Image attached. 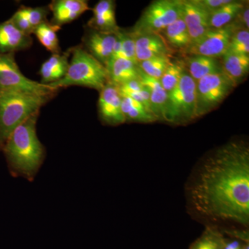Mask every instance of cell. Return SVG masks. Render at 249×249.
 <instances>
[{"mask_svg": "<svg viewBox=\"0 0 249 249\" xmlns=\"http://www.w3.org/2000/svg\"><path fill=\"white\" fill-rule=\"evenodd\" d=\"M191 207L206 219L248 227L249 148L231 142L203 160L188 189Z\"/></svg>", "mask_w": 249, "mask_h": 249, "instance_id": "cell-1", "label": "cell"}, {"mask_svg": "<svg viewBox=\"0 0 249 249\" xmlns=\"http://www.w3.org/2000/svg\"><path fill=\"white\" fill-rule=\"evenodd\" d=\"M39 114L40 111L34 113L18 125L1 148L10 170L29 179L34 178L45 156V147L36 133Z\"/></svg>", "mask_w": 249, "mask_h": 249, "instance_id": "cell-2", "label": "cell"}, {"mask_svg": "<svg viewBox=\"0 0 249 249\" xmlns=\"http://www.w3.org/2000/svg\"><path fill=\"white\" fill-rule=\"evenodd\" d=\"M53 96L17 89H0V150L18 125Z\"/></svg>", "mask_w": 249, "mask_h": 249, "instance_id": "cell-3", "label": "cell"}, {"mask_svg": "<svg viewBox=\"0 0 249 249\" xmlns=\"http://www.w3.org/2000/svg\"><path fill=\"white\" fill-rule=\"evenodd\" d=\"M71 62L65 76L49 86L58 89L80 86L101 91L109 82L106 67L82 46L71 48Z\"/></svg>", "mask_w": 249, "mask_h": 249, "instance_id": "cell-4", "label": "cell"}, {"mask_svg": "<svg viewBox=\"0 0 249 249\" xmlns=\"http://www.w3.org/2000/svg\"><path fill=\"white\" fill-rule=\"evenodd\" d=\"M196 87V82L185 71L178 85L168 93L165 121L181 124L197 118Z\"/></svg>", "mask_w": 249, "mask_h": 249, "instance_id": "cell-5", "label": "cell"}, {"mask_svg": "<svg viewBox=\"0 0 249 249\" xmlns=\"http://www.w3.org/2000/svg\"><path fill=\"white\" fill-rule=\"evenodd\" d=\"M181 16V0L152 1L143 11L131 32L134 35L160 34Z\"/></svg>", "mask_w": 249, "mask_h": 249, "instance_id": "cell-6", "label": "cell"}, {"mask_svg": "<svg viewBox=\"0 0 249 249\" xmlns=\"http://www.w3.org/2000/svg\"><path fill=\"white\" fill-rule=\"evenodd\" d=\"M196 85L197 118L217 107L235 88L222 71L204 77Z\"/></svg>", "mask_w": 249, "mask_h": 249, "instance_id": "cell-7", "label": "cell"}, {"mask_svg": "<svg viewBox=\"0 0 249 249\" xmlns=\"http://www.w3.org/2000/svg\"><path fill=\"white\" fill-rule=\"evenodd\" d=\"M0 89H17L55 96L58 88L42 84L27 78L21 72L15 60L14 53H0Z\"/></svg>", "mask_w": 249, "mask_h": 249, "instance_id": "cell-8", "label": "cell"}, {"mask_svg": "<svg viewBox=\"0 0 249 249\" xmlns=\"http://www.w3.org/2000/svg\"><path fill=\"white\" fill-rule=\"evenodd\" d=\"M237 29L232 22L219 29H210L197 43L192 45L184 53L221 58L227 52L232 34Z\"/></svg>", "mask_w": 249, "mask_h": 249, "instance_id": "cell-9", "label": "cell"}, {"mask_svg": "<svg viewBox=\"0 0 249 249\" xmlns=\"http://www.w3.org/2000/svg\"><path fill=\"white\" fill-rule=\"evenodd\" d=\"M122 96L117 85L108 82L100 91L98 107L100 118L105 124L119 125L125 122L122 109Z\"/></svg>", "mask_w": 249, "mask_h": 249, "instance_id": "cell-10", "label": "cell"}, {"mask_svg": "<svg viewBox=\"0 0 249 249\" xmlns=\"http://www.w3.org/2000/svg\"><path fill=\"white\" fill-rule=\"evenodd\" d=\"M181 16L189 33L192 45H193L197 43L211 29L210 14L197 4L196 0H181Z\"/></svg>", "mask_w": 249, "mask_h": 249, "instance_id": "cell-11", "label": "cell"}, {"mask_svg": "<svg viewBox=\"0 0 249 249\" xmlns=\"http://www.w3.org/2000/svg\"><path fill=\"white\" fill-rule=\"evenodd\" d=\"M116 40V34L101 32L88 28L83 37V48L106 67L112 57Z\"/></svg>", "mask_w": 249, "mask_h": 249, "instance_id": "cell-12", "label": "cell"}, {"mask_svg": "<svg viewBox=\"0 0 249 249\" xmlns=\"http://www.w3.org/2000/svg\"><path fill=\"white\" fill-rule=\"evenodd\" d=\"M133 36L135 40L136 58L138 63L160 55H172L174 53L161 34H133Z\"/></svg>", "mask_w": 249, "mask_h": 249, "instance_id": "cell-13", "label": "cell"}, {"mask_svg": "<svg viewBox=\"0 0 249 249\" xmlns=\"http://www.w3.org/2000/svg\"><path fill=\"white\" fill-rule=\"evenodd\" d=\"M48 7L53 14L51 24L59 27L76 20L90 9L85 0H55Z\"/></svg>", "mask_w": 249, "mask_h": 249, "instance_id": "cell-14", "label": "cell"}, {"mask_svg": "<svg viewBox=\"0 0 249 249\" xmlns=\"http://www.w3.org/2000/svg\"><path fill=\"white\" fill-rule=\"evenodd\" d=\"M115 10V1L101 0L93 8V16L87 27L101 32L116 34L120 28L116 22Z\"/></svg>", "mask_w": 249, "mask_h": 249, "instance_id": "cell-15", "label": "cell"}, {"mask_svg": "<svg viewBox=\"0 0 249 249\" xmlns=\"http://www.w3.org/2000/svg\"><path fill=\"white\" fill-rule=\"evenodd\" d=\"M32 43L31 36L19 30L9 19L0 24V53H14L29 48Z\"/></svg>", "mask_w": 249, "mask_h": 249, "instance_id": "cell-16", "label": "cell"}, {"mask_svg": "<svg viewBox=\"0 0 249 249\" xmlns=\"http://www.w3.org/2000/svg\"><path fill=\"white\" fill-rule=\"evenodd\" d=\"M49 11V7L31 8L22 6L9 20L19 30L31 36L37 26L47 21Z\"/></svg>", "mask_w": 249, "mask_h": 249, "instance_id": "cell-17", "label": "cell"}, {"mask_svg": "<svg viewBox=\"0 0 249 249\" xmlns=\"http://www.w3.org/2000/svg\"><path fill=\"white\" fill-rule=\"evenodd\" d=\"M109 82L114 85H120L138 80L139 67L137 64L121 57H111L106 65Z\"/></svg>", "mask_w": 249, "mask_h": 249, "instance_id": "cell-18", "label": "cell"}, {"mask_svg": "<svg viewBox=\"0 0 249 249\" xmlns=\"http://www.w3.org/2000/svg\"><path fill=\"white\" fill-rule=\"evenodd\" d=\"M139 80L148 90L150 93L151 109L154 115L158 120L162 119L165 121L168 92L160 85V80L155 79L147 76L141 70H139Z\"/></svg>", "mask_w": 249, "mask_h": 249, "instance_id": "cell-19", "label": "cell"}, {"mask_svg": "<svg viewBox=\"0 0 249 249\" xmlns=\"http://www.w3.org/2000/svg\"><path fill=\"white\" fill-rule=\"evenodd\" d=\"M221 58L223 73L234 87L237 86L248 74L249 55H240L227 51Z\"/></svg>", "mask_w": 249, "mask_h": 249, "instance_id": "cell-20", "label": "cell"}, {"mask_svg": "<svg viewBox=\"0 0 249 249\" xmlns=\"http://www.w3.org/2000/svg\"><path fill=\"white\" fill-rule=\"evenodd\" d=\"M71 53V49L63 53L52 54L46 60L40 70L42 84L49 85L61 79L66 74L68 70V59Z\"/></svg>", "mask_w": 249, "mask_h": 249, "instance_id": "cell-21", "label": "cell"}, {"mask_svg": "<svg viewBox=\"0 0 249 249\" xmlns=\"http://www.w3.org/2000/svg\"><path fill=\"white\" fill-rule=\"evenodd\" d=\"M160 34L173 51L178 50L184 53L191 47V37L182 16L170 24Z\"/></svg>", "mask_w": 249, "mask_h": 249, "instance_id": "cell-22", "label": "cell"}, {"mask_svg": "<svg viewBox=\"0 0 249 249\" xmlns=\"http://www.w3.org/2000/svg\"><path fill=\"white\" fill-rule=\"evenodd\" d=\"M185 58L186 71L196 83L208 75L222 71L220 62L217 58L199 55H188Z\"/></svg>", "mask_w": 249, "mask_h": 249, "instance_id": "cell-23", "label": "cell"}, {"mask_svg": "<svg viewBox=\"0 0 249 249\" xmlns=\"http://www.w3.org/2000/svg\"><path fill=\"white\" fill-rule=\"evenodd\" d=\"M245 6L243 1L232 0L229 4L210 13V28L219 29L231 24Z\"/></svg>", "mask_w": 249, "mask_h": 249, "instance_id": "cell-24", "label": "cell"}, {"mask_svg": "<svg viewBox=\"0 0 249 249\" xmlns=\"http://www.w3.org/2000/svg\"><path fill=\"white\" fill-rule=\"evenodd\" d=\"M121 109L125 121L139 123H153L158 120L156 116L147 110L142 103L132 98L123 97Z\"/></svg>", "mask_w": 249, "mask_h": 249, "instance_id": "cell-25", "label": "cell"}, {"mask_svg": "<svg viewBox=\"0 0 249 249\" xmlns=\"http://www.w3.org/2000/svg\"><path fill=\"white\" fill-rule=\"evenodd\" d=\"M61 27H56L50 22H44L37 26L33 34H35L41 44L52 54L61 53L57 32Z\"/></svg>", "mask_w": 249, "mask_h": 249, "instance_id": "cell-26", "label": "cell"}, {"mask_svg": "<svg viewBox=\"0 0 249 249\" xmlns=\"http://www.w3.org/2000/svg\"><path fill=\"white\" fill-rule=\"evenodd\" d=\"M118 88L121 96L132 98L134 101L142 103L147 110L153 114L151 109L150 93L139 79L131 80L120 86H118Z\"/></svg>", "mask_w": 249, "mask_h": 249, "instance_id": "cell-27", "label": "cell"}, {"mask_svg": "<svg viewBox=\"0 0 249 249\" xmlns=\"http://www.w3.org/2000/svg\"><path fill=\"white\" fill-rule=\"evenodd\" d=\"M172 55H160L139 62L138 66L145 74L160 80L172 61Z\"/></svg>", "mask_w": 249, "mask_h": 249, "instance_id": "cell-28", "label": "cell"}, {"mask_svg": "<svg viewBox=\"0 0 249 249\" xmlns=\"http://www.w3.org/2000/svg\"><path fill=\"white\" fill-rule=\"evenodd\" d=\"M186 71L184 62L181 60L171 61L160 79V85L167 92H170L178 85L183 73Z\"/></svg>", "mask_w": 249, "mask_h": 249, "instance_id": "cell-29", "label": "cell"}, {"mask_svg": "<svg viewBox=\"0 0 249 249\" xmlns=\"http://www.w3.org/2000/svg\"><path fill=\"white\" fill-rule=\"evenodd\" d=\"M228 52L249 55V31L237 29L232 34Z\"/></svg>", "mask_w": 249, "mask_h": 249, "instance_id": "cell-30", "label": "cell"}, {"mask_svg": "<svg viewBox=\"0 0 249 249\" xmlns=\"http://www.w3.org/2000/svg\"><path fill=\"white\" fill-rule=\"evenodd\" d=\"M224 240L218 232L208 229L191 249H224Z\"/></svg>", "mask_w": 249, "mask_h": 249, "instance_id": "cell-31", "label": "cell"}, {"mask_svg": "<svg viewBox=\"0 0 249 249\" xmlns=\"http://www.w3.org/2000/svg\"><path fill=\"white\" fill-rule=\"evenodd\" d=\"M118 35L120 37L121 52L120 57L127 59L138 65L136 58L135 40L131 31L120 30L118 31Z\"/></svg>", "mask_w": 249, "mask_h": 249, "instance_id": "cell-32", "label": "cell"}, {"mask_svg": "<svg viewBox=\"0 0 249 249\" xmlns=\"http://www.w3.org/2000/svg\"><path fill=\"white\" fill-rule=\"evenodd\" d=\"M232 1V0H196V3L202 6L209 14L224 5L229 4Z\"/></svg>", "mask_w": 249, "mask_h": 249, "instance_id": "cell-33", "label": "cell"}, {"mask_svg": "<svg viewBox=\"0 0 249 249\" xmlns=\"http://www.w3.org/2000/svg\"><path fill=\"white\" fill-rule=\"evenodd\" d=\"M242 249H249V245L245 246V247H244V248Z\"/></svg>", "mask_w": 249, "mask_h": 249, "instance_id": "cell-34", "label": "cell"}, {"mask_svg": "<svg viewBox=\"0 0 249 249\" xmlns=\"http://www.w3.org/2000/svg\"></svg>", "mask_w": 249, "mask_h": 249, "instance_id": "cell-35", "label": "cell"}]
</instances>
